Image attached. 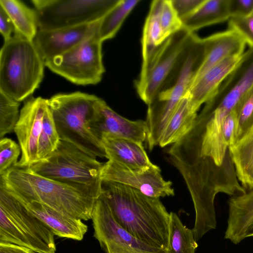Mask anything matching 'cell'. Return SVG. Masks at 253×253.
<instances>
[{"mask_svg": "<svg viewBox=\"0 0 253 253\" xmlns=\"http://www.w3.org/2000/svg\"><path fill=\"white\" fill-rule=\"evenodd\" d=\"M21 153L19 144L7 137L0 139V175L16 166Z\"/></svg>", "mask_w": 253, "mask_h": 253, "instance_id": "obj_32", "label": "cell"}, {"mask_svg": "<svg viewBox=\"0 0 253 253\" xmlns=\"http://www.w3.org/2000/svg\"><path fill=\"white\" fill-rule=\"evenodd\" d=\"M195 35L183 28L142 60L135 85L138 95L146 104L148 105L161 91L167 88L171 82V85L174 83Z\"/></svg>", "mask_w": 253, "mask_h": 253, "instance_id": "obj_6", "label": "cell"}, {"mask_svg": "<svg viewBox=\"0 0 253 253\" xmlns=\"http://www.w3.org/2000/svg\"><path fill=\"white\" fill-rule=\"evenodd\" d=\"M166 253H195L198 246L192 229L184 225L177 214L170 212Z\"/></svg>", "mask_w": 253, "mask_h": 253, "instance_id": "obj_26", "label": "cell"}, {"mask_svg": "<svg viewBox=\"0 0 253 253\" xmlns=\"http://www.w3.org/2000/svg\"><path fill=\"white\" fill-rule=\"evenodd\" d=\"M0 253H37L27 248L10 243H0Z\"/></svg>", "mask_w": 253, "mask_h": 253, "instance_id": "obj_38", "label": "cell"}, {"mask_svg": "<svg viewBox=\"0 0 253 253\" xmlns=\"http://www.w3.org/2000/svg\"><path fill=\"white\" fill-rule=\"evenodd\" d=\"M197 114L190 107L187 93L179 102L169 119L159 145L164 147L177 142L191 128Z\"/></svg>", "mask_w": 253, "mask_h": 253, "instance_id": "obj_23", "label": "cell"}, {"mask_svg": "<svg viewBox=\"0 0 253 253\" xmlns=\"http://www.w3.org/2000/svg\"><path fill=\"white\" fill-rule=\"evenodd\" d=\"M231 17L246 16L253 14V0H229Z\"/></svg>", "mask_w": 253, "mask_h": 253, "instance_id": "obj_35", "label": "cell"}, {"mask_svg": "<svg viewBox=\"0 0 253 253\" xmlns=\"http://www.w3.org/2000/svg\"><path fill=\"white\" fill-rule=\"evenodd\" d=\"M119 0H32L41 30H53L100 20Z\"/></svg>", "mask_w": 253, "mask_h": 253, "instance_id": "obj_9", "label": "cell"}, {"mask_svg": "<svg viewBox=\"0 0 253 253\" xmlns=\"http://www.w3.org/2000/svg\"><path fill=\"white\" fill-rule=\"evenodd\" d=\"M238 180L246 190L253 189V126L229 147Z\"/></svg>", "mask_w": 253, "mask_h": 253, "instance_id": "obj_21", "label": "cell"}, {"mask_svg": "<svg viewBox=\"0 0 253 253\" xmlns=\"http://www.w3.org/2000/svg\"><path fill=\"white\" fill-rule=\"evenodd\" d=\"M252 236H253V226L249 230V231L247 234V237H252Z\"/></svg>", "mask_w": 253, "mask_h": 253, "instance_id": "obj_39", "label": "cell"}, {"mask_svg": "<svg viewBox=\"0 0 253 253\" xmlns=\"http://www.w3.org/2000/svg\"><path fill=\"white\" fill-rule=\"evenodd\" d=\"M47 107L46 99L31 97L25 102L21 109L14 129L21 151L20 160L16 167L30 168L38 162L39 140Z\"/></svg>", "mask_w": 253, "mask_h": 253, "instance_id": "obj_13", "label": "cell"}, {"mask_svg": "<svg viewBox=\"0 0 253 253\" xmlns=\"http://www.w3.org/2000/svg\"><path fill=\"white\" fill-rule=\"evenodd\" d=\"M100 21L53 30H39L33 41L44 61L70 50L95 33Z\"/></svg>", "mask_w": 253, "mask_h": 253, "instance_id": "obj_15", "label": "cell"}, {"mask_svg": "<svg viewBox=\"0 0 253 253\" xmlns=\"http://www.w3.org/2000/svg\"><path fill=\"white\" fill-rule=\"evenodd\" d=\"M100 98L79 91L56 94L47 99L60 140L73 144L96 157L106 158L101 142L89 123Z\"/></svg>", "mask_w": 253, "mask_h": 253, "instance_id": "obj_4", "label": "cell"}, {"mask_svg": "<svg viewBox=\"0 0 253 253\" xmlns=\"http://www.w3.org/2000/svg\"><path fill=\"white\" fill-rule=\"evenodd\" d=\"M90 130L101 141L103 136L111 135L142 143L147 130L143 120L131 121L120 115L100 98L89 123Z\"/></svg>", "mask_w": 253, "mask_h": 253, "instance_id": "obj_14", "label": "cell"}, {"mask_svg": "<svg viewBox=\"0 0 253 253\" xmlns=\"http://www.w3.org/2000/svg\"><path fill=\"white\" fill-rule=\"evenodd\" d=\"M228 204V217L225 238L237 244L247 238V234L253 226V189L231 197Z\"/></svg>", "mask_w": 253, "mask_h": 253, "instance_id": "obj_20", "label": "cell"}, {"mask_svg": "<svg viewBox=\"0 0 253 253\" xmlns=\"http://www.w3.org/2000/svg\"><path fill=\"white\" fill-rule=\"evenodd\" d=\"M0 187L22 203L37 202L73 218L91 219L99 197L47 178L29 168L14 167L0 175Z\"/></svg>", "mask_w": 253, "mask_h": 253, "instance_id": "obj_2", "label": "cell"}, {"mask_svg": "<svg viewBox=\"0 0 253 253\" xmlns=\"http://www.w3.org/2000/svg\"><path fill=\"white\" fill-rule=\"evenodd\" d=\"M93 236L105 253H166L134 237L115 220L102 194L92 213Z\"/></svg>", "mask_w": 253, "mask_h": 253, "instance_id": "obj_11", "label": "cell"}, {"mask_svg": "<svg viewBox=\"0 0 253 253\" xmlns=\"http://www.w3.org/2000/svg\"><path fill=\"white\" fill-rule=\"evenodd\" d=\"M234 110L236 123L231 145L240 139L253 126V85L240 99Z\"/></svg>", "mask_w": 253, "mask_h": 253, "instance_id": "obj_29", "label": "cell"}, {"mask_svg": "<svg viewBox=\"0 0 253 253\" xmlns=\"http://www.w3.org/2000/svg\"><path fill=\"white\" fill-rule=\"evenodd\" d=\"M236 123V113L233 109L224 119L222 126V133L225 142L232 144Z\"/></svg>", "mask_w": 253, "mask_h": 253, "instance_id": "obj_36", "label": "cell"}, {"mask_svg": "<svg viewBox=\"0 0 253 253\" xmlns=\"http://www.w3.org/2000/svg\"><path fill=\"white\" fill-rule=\"evenodd\" d=\"M20 102L0 91V138L14 131L19 120Z\"/></svg>", "mask_w": 253, "mask_h": 253, "instance_id": "obj_30", "label": "cell"}, {"mask_svg": "<svg viewBox=\"0 0 253 253\" xmlns=\"http://www.w3.org/2000/svg\"><path fill=\"white\" fill-rule=\"evenodd\" d=\"M139 2V0H119L100 21L98 35L102 42L115 36L127 16Z\"/></svg>", "mask_w": 253, "mask_h": 253, "instance_id": "obj_27", "label": "cell"}, {"mask_svg": "<svg viewBox=\"0 0 253 253\" xmlns=\"http://www.w3.org/2000/svg\"><path fill=\"white\" fill-rule=\"evenodd\" d=\"M106 159L131 169H141L154 165L142 143L127 138L105 135L101 139Z\"/></svg>", "mask_w": 253, "mask_h": 253, "instance_id": "obj_19", "label": "cell"}, {"mask_svg": "<svg viewBox=\"0 0 253 253\" xmlns=\"http://www.w3.org/2000/svg\"><path fill=\"white\" fill-rule=\"evenodd\" d=\"M162 3V0H155L151 3L141 39L142 60L150 56L166 40L160 24Z\"/></svg>", "mask_w": 253, "mask_h": 253, "instance_id": "obj_25", "label": "cell"}, {"mask_svg": "<svg viewBox=\"0 0 253 253\" xmlns=\"http://www.w3.org/2000/svg\"><path fill=\"white\" fill-rule=\"evenodd\" d=\"M60 141V139L48 106L44 114L42 130L39 140L38 162L48 157L57 148Z\"/></svg>", "mask_w": 253, "mask_h": 253, "instance_id": "obj_28", "label": "cell"}, {"mask_svg": "<svg viewBox=\"0 0 253 253\" xmlns=\"http://www.w3.org/2000/svg\"><path fill=\"white\" fill-rule=\"evenodd\" d=\"M203 40L204 58L192 84L207 71L226 58L245 52V42L236 31L229 28L203 38Z\"/></svg>", "mask_w": 253, "mask_h": 253, "instance_id": "obj_16", "label": "cell"}, {"mask_svg": "<svg viewBox=\"0 0 253 253\" xmlns=\"http://www.w3.org/2000/svg\"><path fill=\"white\" fill-rule=\"evenodd\" d=\"M101 178L102 181L129 186L152 198L160 199L174 195L172 183L163 178L160 168L155 164L147 168L131 169L108 160L103 164Z\"/></svg>", "mask_w": 253, "mask_h": 253, "instance_id": "obj_12", "label": "cell"}, {"mask_svg": "<svg viewBox=\"0 0 253 253\" xmlns=\"http://www.w3.org/2000/svg\"><path fill=\"white\" fill-rule=\"evenodd\" d=\"M103 164L73 144L60 140L48 157L29 168L43 177L100 197L103 191L101 171Z\"/></svg>", "mask_w": 253, "mask_h": 253, "instance_id": "obj_5", "label": "cell"}, {"mask_svg": "<svg viewBox=\"0 0 253 253\" xmlns=\"http://www.w3.org/2000/svg\"><path fill=\"white\" fill-rule=\"evenodd\" d=\"M0 6L12 21L14 33L33 41L38 31L36 10L18 0H0Z\"/></svg>", "mask_w": 253, "mask_h": 253, "instance_id": "obj_24", "label": "cell"}, {"mask_svg": "<svg viewBox=\"0 0 253 253\" xmlns=\"http://www.w3.org/2000/svg\"><path fill=\"white\" fill-rule=\"evenodd\" d=\"M0 32L3 37L4 41L9 40L14 33L13 24L5 10L0 6Z\"/></svg>", "mask_w": 253, "mask_h": 253, "instance_id": "obj_37", "label": "cell"}, {"mask_svg": "<svg viewBox=\"0 0 253 253\" xmlns=\"http://www.w3.org/2000/svg\"><path fill=\"white\" fill-rule=\"evenodd\" d=\"M205 55L203 38L195 35L186 56L173 84L161 91L148 105L146 118V144L159 145L161 137L181 100L187 94Z\"/></svg>", "mask_w": 253, "mask_h": 253, "instance_id": "obj_7", "label": "cell"}, {"mask_svg": "<svg viewBox=\"0 0 253 253\" xmlns=\"http://www.w3.org/2000/svg\"><path fill=\"white\" fill-rule=\"evenodd\" d=\"M230 17L229 0H204L182 22L184 28L194 33L205 27L228 20Z\"/></svg>", "mask_w": 253, "mask_h": 253, "instance_id": "obj_22", "label": "cell"}, {"mask_svg": "<svg viewBox=\"0 0 253 253\" xmlns=\"http://www.w3.org/2000/svg\"><path fill=\"white\" fill-rule=\"evenodd\" d=\"M172 6L181 21L192 14L204 0H171Z\"/></svg>", "mask_w": 253, "mask_h": 253, "instance_id": "obj_34", "label": "cell"}, {"mask_svg": "<svg viewBox=\"0 0 253 253\" xmlns=\"http://www.w3.org/2000/svg\"><path fill=\"white\" fill-rule=\"evenodd\" d=\"M44 66L34 41L14 33L0 50V91L17 101L24 100L39 86Z\"/></svg>", "mask_w": 253, "mask_h": 253, "instance_id": "obj_3", "label": "cell"}, {"mask_svg": "<svg viewBox=\"0 0 253 253\" xmlns=\"http://www.w3.org/2000/svg\"><path fill=\"white\" fill-rule=\"evenodd\" d=\"M160 24L165 40L183 28V23L174 10L171 0H162Z\"/></svg>", "mask_w": 253, "mask_h": 253, "instance_id": "obj_31", "label": "cell"}, {"mask_svg": "<svg viewBox=\"0 0 253 253\" xmlns=\"http://www.w3.org/2000/svg\"><path fill=\"white\" fill-rule=\"evenodd\" d=\"M54 233L24 205L0 187V243L37 253H55Z\"/></svg>", "mask_w": 253, "mask_h": 253, "instance_id": "obj_8", "label": "cell"}, {"mask_svg": "<svg viewBox=\"0 0 253 253\" xmlns=\"http://www.w3.org/2000/svg\"><path fill=\"white\" fill-rule=\"evenodd\" d=\"M102 42L97 30L67 52L45 61V66L73 84H97L105 72Z\"/></svg>", "mask_w": 253, "mask_h": 253, "instance_id": "obj_10", "label": "cell"}, {"mask_svg": "<svg viewBox=\"0 0 253 253\" xmlns=\"http://www.w3.org/2000/svg\"><path fill=\"white\" fill-rule=\"evenodd\" d=\"M228 28L236 31L250 47H253V14L246 16L231 17Z\"/></svg>", "mask_w": 253, "mask_h": 253, "instance_id": "obj_33", "label": "cell"}, {"mask_svg": "<svg viewBox=\"0 0 253 253\" xmlns=\"http://www.w3.org/2000/svg\"><path fill=\"white\" fill-rule=\"evenodd\" d=\"M244 53L226 58L192 84L188 94L190 107L194 112L197 113L202 105L214 96L221 83L240 63Z\"/></svg>", "mask_w": 253, "mask_h": 253, "instance_id": "obj_17", "label": "cell"}, {"mask_svg": "<svg viewBox=\"0 0 253 253\" xmlns=\"http://www.w3.org/2000/svg\"><path fill=\"white\" fill-rule=\"evenodd\" d=\"M22 204L55 235L81 241L87 231V226L82 220L63 214L45 205L35 201Z\"/></svg>", "mask_w": 253, "mask_h": 253, "instance_id": "obj_18", "label": "cell"}, {"mask_svg": "<svg viewBox=\"0 0 253 253\" xmlns=\"http://www.w3.org/2000/svg\"><path fill=\"white\" fill-rule=\"evenodd\" d=\"M102 195L116 222L138 240L167 251L170 213L159 198L129 186L102 182Z\"/></svg>", "mask_w": 253, "mask_h": 253, "instance_id": "obj_1", "label": "cell"}]
</instances>
